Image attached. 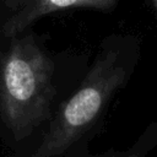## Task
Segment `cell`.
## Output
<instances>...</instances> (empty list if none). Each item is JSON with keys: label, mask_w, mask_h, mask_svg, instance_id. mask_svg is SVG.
Segmentation results:
<instances>
[{"label": "cell", "mask_w": 157, "mask_h": 157, "mask_svg": "<svg viewBox=\"0 0 157 157\" xmlns=\"http://www.w3.org/2000/svg\"><path fill=\"white\" fill-rule=\"evenodd\" d=\"M53 65L32 37L13 38L0 59V117L15 141L52 117Z\"/></svg>", "instance_id": "obj_1"}, {"label": "cell", "mask_w": 157, "mask_h": 157, "mask_svg": "<svg viewBox=\"0 0 157 157\" xmlns=\"http://www.w3.org/2000/svg\"><path fill=\"white\" fill-rule=\"evenodd\" d=\"M126 70L118 53H102L76 92L59 107L42 140L27 157H64L93 129L123 85Z\"/></svg>", "instance_id": "obj_2"}, {"label": "cell", "mask_w": 157, "mask_h": 157, "mask_svg": "<svg viewBox=\"0 0 157 157\" xmlns=\"http://www.w3.org/2000/svg\"><path fill=\"white\" fill-rule=\"evenodd\" d=\"M13 11L2 27L6 37H15L32 25L40 16L69 7H93L98 10L112 9L118 0H4Z\"/></svg>", "instance_id": "obj_3"}, {"label": "cell", "mask_w": 157, "mask_h": 157, "mask_svg": "<svg viewBox=\"0 0 157 157\" xmlns=\"http://www.w3.org/2000/svg\"><path fill=\"white\" fill-rule=\"evenodd\" d=\"M157 145V128H150L145 131L144 135L140 136V139L129 148L123 151L110 150L108 152L97 155L94 157H146L147 153L153 150V147Z\"/></svg>", "instance_id": "obj_4"}, {"label": "cell", "mask_w": 157, "mask_h": 157, "mask_svg": "<svg viewBox=\"0 0 157 157\" xmlns=\"http://www.w3.org/2000/svg\"><path fill=\"white\" fill-rule=\"evenodd\" d=\"M153 1V5H155V7L157 9V0H152Z\"/></svg>", "instance_id": "obj_5"}]
</instances>
